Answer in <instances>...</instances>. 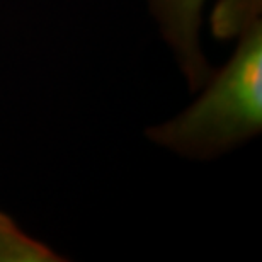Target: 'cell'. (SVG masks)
I'll use <instances>...</instances> for the list:
<instances>
[{"label": "cell", "mask_w": 262, "mask_h": 262, "mask_svg": "<svg viewBox=\"0 0 262 262\" xmlns=\"http://www.w3.org/2000/svg\"><path fill=\"white\" fill-rule=\"evenodd\" d=\"M189 106L145 129L150 143L191 162H209L262 131V23L235 39L232 56L198 89Z\"/></svg>", "instance_id": "6da1fadb"}, {"label": "cell", "mask_w": 262, "mask_h": 262, "mask_svg": "<svg viewBox=\"0 0 262 262\" xmlns=\"http://www.w3.org/2000/svg\"><path fill=\"white\" fill-rule=\"evenodd\" d=\"M65 257L0 211V262H63Z\"/></svg>", "instance_id": "3957f363"}, {"label": "cell", "mask_w": 262, "mask_h": 262, "mask_svg": "<svg viewBox=\"0 0 262 262\" xmlns=\"http://www.w3.org/2000/svg\"><path fill=\"white\" fill-rule=\"evenodd\" d=\"M162 41L169 48L186 85L196 92L213 67L204 53L201 31L208 0H145Z\"/></svg>", "instance_id": "7a4b0ae2"}, {"label": "cell", "mask_w": 262, "mask_h": 262, "mask_svg": "<svg viewBox=\"0 0 262 262\" xmlns=\"http://www.w3.org/2000/svg\"><path fill=\"white\" fill-rule=\"evenodd\" d=\"M262 23V0H214L209 31L218 41H235Z\"/></svg>", "instance_id": "277c9868"}]
</instances>
